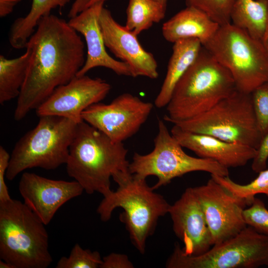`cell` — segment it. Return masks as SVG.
Returning a JSON list of instances; mask_svg holds the SVG:
<instances>
[{
    "label": "cell",
    "instance_id": "15",
    "mask_svg": "<svg viewBox=\"0 0 268 268\" xmlns=\"http://www.w3.org/2000/svg\"><path fill=\"white\" fill-rule=\"evenodd\" d=\"M99 22L106 47L130 67L133 77L158 78V65L153 54L140 44L137 36L118 23L110 11L103 7Z\"/></svg>",
    "mask_w": 268,
    "mask_h": 268
},
{
    "label": "cell",
    "instance_id": "1",
    "mask_svg": "<svg viewBox=\"0 0 268 268\" xmlns=\"http://www.w3.org/2000/svg\"><path fill=\"white\" fill-rule=\"evenodd\" d=\"M26 48L31 55L14 112L16 121L74 78L86 59L84 44L77 32L65 19L52 14L39 21Z\"/></svg>",
    "mask_w": 268,
    "mask_h": 268
},
{
    "label": "cell",
    "instance_id": "20",
    "mask_svg": "<svg viewBox=\"0 0 268 268\" xmlns=\"http://www.w3.org/2000/svg\"><path fill=\"white\" fill-rule=\"evenodd\" d=\"M173 44L166 74L154 101L158 108L167 106L177 83L195 62L202 47L196 38L181 39Z\"/></svg>",
    "mask_w": 268,
    "mask_h": 268
},
{
    "label": "cell",
    "instance_id": "30",
    "mask_svg": "<svg viewBox=\"0 0 268 268\" xmlns=\"http://www.w3.org/2000/svg\"><path fill=\"white\" fill-rule=\"evenodd\" d=\"M10 155L2 146H0V202L10 200L5 181L7 169L9 165Z\"/></svg>",
    "mask_w": 268,
    "mask_h": 268
},
{
    "label": "cell",
    "instance_id": "25",
    "mask_svg": "<svg viewBox=\"0 0 268 268\" xmlns=\"http://www.w3.org/2000/svg\"><path fill=\"white\" fill-rule=\"evenodd\" d=\"M211 177L234 195L246 201L249 206L256 195L264 194L268 197V169L259 172L256 178L245 185L235 182L229 176L211 175Z\"/></svg>",
    "mask_w": 268,
    "mask_h": 268
},
{
    "label": "cell",
    "instance_id": "10",
    "mask_svg": "<svg viewBox=\"0 0 268 268\" xmlns=\"http://www.w3.org/2000/svg\"><path fill=\"white\" fill-rule=\"evenodd\" d=\"M264 266H268V236L249 226L198 256L185 254L176 243L166 264L168 268H256Z\"/></svg>",
    "mask_w": 268,
    "mask_h": 268
},
{
    "label": "cell",
    "instance_id": "29",
    "mask_svg": "<svg viewBox=\"0 0 268 268\" xmlns=\"http://www.w3.org/2000/svg\"><path fill=\"white\" fill-rule=\"evenodd\" d=\"M243 217L247 226L268 236V209L261 200L255 197L249 207L244 210Z\"/></svg>",
    "mask_w": 268,
    "mask_h": 268
},
{
    "label": "cell",
    "instance_id": "33",
    "mask_svg": "<svg viewBox=\"0 0 268 268\" xmlns=\"http://www.w3.org/2000/svg\"><path fill=\"white\" fill-rule=\"evenodd\" d=\"M108 0H75L68 13L69 18H72L94 4Z\"/></svg>",
    "mask_w": 268,
    "mask_h": 268
},
{
    "label": "cell",
    "instance_id": "9",
    "mask_svg": "<svg viewBox=\"0 0 268 268\" xmlns=\"http://www.w3.org/2000/svg\"><path fill=\"white\" fill-rule=\"evenodd\" d=\"M154 148L149 153L135 152L130 162L129 171L138 177L149 176L158 178L152 186L154 190L170 183L176 177L192 172L204 171L220 176H228V168L210 159L195 157L187 154L182 146L159 119L158 133L154 139Z\"/></svg>",
    "mask_w": 268,
    "mask_h": 268
},
{
    "label": "cell",
    "instance_id": "4",
    "mask_svg": "<svg viewBox=\"0 0 268 268\" xmlns=\"http://www.w3.org/2000/svg\"><path fill=\"white\" fill-rule=\"evenodd\" d=\"M46 225L24 203L0 202V258L14 268H47L53 258Z\"/></svg>",
    "mask_w": 268,
    "mask_h": 268
},
{
    "label": "cell",
    "instance_id": "17",
    "mask_svg": "<svg viewBox=\"0 0 268 268\" xmlns=\"http://www.w3.org/2000/svg\"><path fill=\"white\" fill-rule=\"evenodd\" d=\"M103 2L94 4L76 16L69 18V25L84 37L87 47L85 63L76 76L85 75L96 67H103L112 70L119 75L133 77L129 65L117 61L107 52L101 31L99 17Z\"/></svg>",
    "mask_w": 268,
    "mask_h": 268
},
{
    "label": "cell",
    "instance_id": "7",
    "mask_svg": "<svg viewBox=\"0 0 268 268\" xmlns=\"http://www.w3.org/2000/svg\"><path fill=\"white\" fill-rule=\"evenodd\" d=\"M202 46L230 73L236 89L251 94L268 81V52L262 41L231 23Z\"/></svg>",
    "mask_w": 268,
    "mask_h": 268
},
{
    "label": "cell",
    "instance_id": "6",
    "mask_svg": "<svg viewBox=\"0 0 268 268\" xmlns=\"http://www.w3.org/2000/svg\"><path fill=\"white\" fill-rule=\"evenodd\" d=\"M39 118L35 127L15 144L6 171L7 180H13L28 169L52 170L66 164L78 124L56 116Z\"/></svg>",
    "mask_w": 268,
    "mask_h": 268
},
{
    "label": "cell",
    "instance_id": "23",
    "mask_svg": "<svg viewBox=\"0 0 268 268\" xmlns=\"http://www.w3.org/2000/svg\"><path fill=\"white\" fill-rule=\"evenodd\" d=\"M14 59L0 55V103L17 98L24 83L31 55L29 48Z\"/></svg>",
    "mask_w": 268,
    "mask_h": 268
},
{
    "label": "cell",
    "instance_id": "26",
    "mask_svg": "<svg viewBox=\"0 0 268 268\" xmlns=\"http://www.w3.org/2000/svg\"><path fill=\"white\" fill-rule=\"evenodd\" d=\"M236 0H186L187 6L204 13L220 26L231 23V14Z\"/></svg>",
    "mask_w": 268,
    "mask_h": 268
},
{
    "label": "cell",
    "instance_id": "19",
    "mask_svg": "<svg viewBox=\"0 0 268 268\" xmlns=\"http://www.w3.org/2000/svg\"><path fill=\"white\" fill-rule=\"evenodd\" d=\"M219 27L202 12L187 6L163 23L162 33L164 39L171 43L196 38L202 45L212 37Z\"/></svg>",
    "mask_w": 268,
    "mask_h": 268
},
{
    "label": "cell",
    "instance_id": "14",
    "mask_svg": "<svg viewBox=\"0 0 268 268\" xmlns=\"http://www.w3.org/2000/svg\"><path fill=\"white\" fill-rule=\"evenodd\" d=\"M18 190L23 202L46 225L63 204L84 191L75 180H53L27 172L22 174Z\"/></svg>",
    "mask_w": 268,
    "mask_h": 268
},
{
    "label": "cell",
    "instance_id": "28",
    "mask_svg": "<svg viewBox=\"0 0 268 268\" xmlns=\"http://www.w3.org/2000/svg\"><path fill=\"white\" fill-rule=\"evenodd\" d=\"M251 94L257 125L263 138L268 134V81Z\"/></svg>",
    "mask_w": 268,
    "mask_h": 268
},
{
    "label": "cell",
    "instance_id": "13",
    "mask_svg": "<svg viewBox=\"0 0 268 268\" xmlns=\"http://www.w3.org/2000/svg\"><path fill=\"white\" fill-rule=\"evenodd\" d=\"M111 85L100 78L87 75L76 76L68 83L57 88L36 109L39 117L56 116L78 124L82 112L91 105L104 99Z\"/></svg>",
    "mask_w": 268,
    "mask_h": 268
},
{
    "label": "cell",
    "instance_id": "37",
    "mask_svg": "<svg viewBox=\"0 0 268 268\" xmlns=\"http://www.w3.org/2000/svg\"><path fill=\"white\" fill-rule=\"evenodd\" d=\"M160 3L164 7L166 8L167 0H154Z\"/></svg>",
    "mask_w": 268,
    "mask_h": 268
},
{
    "label": "cell",
    "instance_id": "31",
    "mask_svg": "<svg viewBox=\"0 0 268 268\" xmlns=\"http://www.w3.org/2000/svg\"><path fill=\"white\" fill-rule=\"evenodd\" d=\"M268 159V134L263 138L257 149L256 155L252 160V170L256 173H259L266 169Z\"/></svg>",
    "mask_w": 268,
    "mask_h": 268
},
{
    "label": "cell",
    "instance_id": "24",
    "mask_svg": "<svg viewBox=\"0 0 268 268\" xmlns=\"http://www.w3.org/2000/svg\"><path fill=\"white\" fill-rule=\"evenodd\" d=\"M166 8L154 0H129L125 26L136 36L162 20Z\"/></svg>",
    "mask_w": 268,
    "mask_h": 268
},
{
    "label": "cell",
    "instance_id": "5",
    "mask_svg": "<svg viewBox=\"0 0 268 268\" xmlns=\"http://www.w3.org/2000/svg\"><path fill=\"white\" fill-rule=\"evenodd\" d=\"M117 184L116 191L104 197L97 212L101 220L106 222L115 209L122 208L124 212L120 219L134 247L143 254L147 239L153 233L159 218L168 213L171 204L148 186L146 179L131 174Z\"/></svg>",
    "mask_w": 268,
    "mask_h": 268
},
{
    "label": "cell",
    "instance_id": "32",
    "mask_svg": "<svg viewBox=\"0 0 268 268\" xmlns=\"http://www.w3.org/2000/svg\"><path fill=\"white\" fill-rule=\"evenodd\" d=\"M100 268H133L134 265L125 254L112 253L102 258Z\"/></svg>",
    "mask_w": 268,
    "mask_h": 268
},
{
    "label": "cell",
    "instance_id": "16",
    "mask_svg": "<svg viewBox=\"0 0 268 268\" xmlns=\"http://www.w3.org/2000/svg\"><path fill=\"white\" fill-rule=\"evenodd\" d=\"M168 213L173 231L184 244L182 249L185 254L200 255L213 245L210 231L193 188L186 189L170 205Z\"/></svg>",
    "mask_w": 268,
    "mask_h": 268
},
{
    "label": "cell",
    "instance_id": "8",
    "mask_svg": "<svg viewBox=\"0 0 268 268\" xmlns=\"http://www.w3.org/2000/svg\"><path fill=\"white\" fill-rule=\"evenodd\" d=\"M173 125L184 130L211 135L257 149L263 139L251 94L237 89L205 112Z\"/></svg>",
    "mask_w": 268,
    "mask_h": 268
},
{
    "label": "cell",
    "instance_id": "2",
    "mask_svg": "<svg viewBox=\"0 0 268 268\" xmlns=\"http://www.w3.org/2000/svg\"><path fill=\"white\" fill-rule=\"evenodd\" d=\"M128 149L123 142L107 135L82 121L77 124L66 164L68 175L91 195H109L111 178L117 183L130 176Z\"/></svg>",
    "mask_w": 268,
    "mask_h": 268
},
{
    "label": "cell",
    "instance_id": "27",
    "mask_svg": "<svg viewBox=\"0 0 268 268\" xmlns=\"http://www.w3.org/2000/svg\"><path fill=\"white\" fill-rule=\"evenodd\" d=\"M102 258L98 251L83 249L76 243L68 257H62L57 263L56 268H98Z\"/></svg>",
    "mask_w": 268,
    "mask_h": 268
},
{
    "label": "cell",
    "instance_id": "34",
    "mask_svg": "<svg viewBox=\"0 0 268 268\" xmlns=\"http://www.w3.org/2000/svg\"><path fill=\"white\" fill-rule=\"evenodd\" d=\"M22 0H0V17H4L10 14L15 6Z\"/></svg>",
    "mask_w": 268,
    "mask_h": 268
},
{
    "label": "cell",
    "instance_id": "21",
    "mask_svg": "<svg viewBox=\"0 0 268 268\" xmlns=\"http://www.w3.org/2000/svg\"><path fill=\"white\" fill-rule=\"evenodd\" d=\"M70 0H32L31 8L24 16L16 19L11 24L8 40L11 46L16 49L26 48L27 42L35 31L39 21L51 14L53 9L62 8Z\"/></svg>",
    "mask_w": 268,
    "mask_h": 268
},
{
    "label": "cell",
    "instance_id": "18",
    "mask_svg": "<svg viewBox=\"0 0 268 268\" xmlns=\"http://www.w3.org/2000/svg\"><path fill=\"white\" fill-rule=\"evenodd\" d=\"M170 132L183 147L193 151L199 157L213 160L227 168L245 165L257 153V149L253 147L191 132L174 125Z\"/></svg>",
    "mask_w": 268,
    "mask_h": 268
},
{
    "label": "cell",
    "instance_id": "11",
    "mask_svg": "<svg viewBox=\"0 0 268 268\" xmlns=\"http://www.w3.org/2000/svg\"><path fill=\"white\" fill-rule=\"evenodd\" d=\"M153 107L150 102L124 93L109 104L100 102L91 105L82 112L81 118L112 141L123 142L138 131Z\"/></svg>",
    "mask_w": 268,
    "mask_h": 268
},
{
    "label": "cell",
    "instance_id": "35",
    "mask_svg": "<svg viewBox=\"0 0 268 268\" xmlns=\"http://www.w3.org/2000/svg\"><path fill=\"white\" fill-rule=\"evenodd\" d=\"M261 41L268 52V15L266 25L265 31Z\"/></svg>",
    "mask_w": 268,
    "mask_h": 268
},
{
    "label": "cell",
    "instance_id": "12",
    "mask_svg": "<svg viewBox=\"0 0 268 268\" xmlns=\"http://www.w3.org/2000/svg\"><path fill=\"white\" fill-rule=\"evenodd\" d=\"M208 228L213 245L236 235L247 226L243 211L248 202L232 194L210 178L203 185L193 188Z\"/></svg>",
    "mask_w": 268,
    "mask_h": 268
},
{
    "label": "cell",
    "instance_id": "3",
    "mask_svg": "<svg viewBox=\"0 0 268 268\" xmlns=\"http://www.w3.org/2000/svg\"><path fill=\"white\" fill-rule=\"evenodd\" d=\"M236 90L229 71L202 46L175 86L163 119L173 124L196 117Z\"/></svg>",
    "mask_w": 268,
    "mask_h": 268
},
{
    "label": "cell",
    "instance_id": "36",
    "mask_svg": "<svg viewBox=\"0 0 268 268\" xmlns=\"http://www.w3.org/2000/svg\"><path fill=\"white\" fill-rule=\"evenodd\" d=\"M0 268H14L13 266L10 263L3 261L0 260Z\"/></svg>",
    "mask_w": 268,
    "mask_h": 268
},
{
    "label": "cell",
    "instance_id": "22",
    "mask_svg": "<svg viewBox=\"0 0 268 268\" xmlns=\"http://www.w3.org/2000/svg\"><path fill=\"white\" fill-rule=\"evenodd\" d=\"M268 15V0H236L231 14V23L261 40Z\"/></svg>",
    "mask_w": 268,
    "mask_h": 268
}]
</instances>
